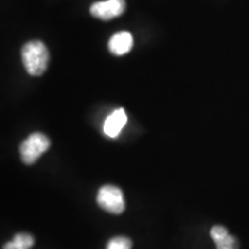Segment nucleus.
Returning a JSON list of instances; mask_svg holds the SVG:
<instances>
[{"label":"nucleus","instance_id":"f03ea898","mask_svg":"<svg viewBox=\"0 0 249 249\" xmlns=\"http://www.w3.org/2000/svg\"><path fill=\"white\" fill-rule=\"evenodd\" d=\"M50 140L42 133H34L21 143L20 154L24 164L31 165L50 148Z\"/></svg>","mask_w":249,"mask_h":249},{"label":"nucleus","instance_id":"0eeeda50","mask_svg":"<svg viewBox=\"0 0 249 249\" xmlns=\"http://www.w3.org/2000/svg\"><path fill=\"white\" fill-rule=\"evenodd\" d=\"M132 248V241L124 236H117L108 241L107 249H130Z\"/></svg>","mask_w":249,"mask_h":249},{"label":"nucleus","instance_id":"9b49d317","mask_svg":"<svg viewBox=\"0 0 249 249\" xmlns=\"http://www.w3.org/2000/svg\"><path fill=\"white\" fill-rule=\"evenodd\" d=\"M4 249H23V248L20 247V246L17 245L13 240H12L4 246Z\"/></svg>","mask_w":249,"mask_h":249},{"label":"nucleus","instance_id":"6e6552de","mask_svg":"<svg viewBox=\"0 0 249 249\" xmlns=\"http://www.w3.org/2000/svg\"><path fill=\"white\" fill-rule=\"evenodd\" d=\"M13 241L23 249H30L34 246V244H35V240H34L33 236L28 234V233H18L14 236Z\"/></svg>","mask_w":249,"mask_h":249},{"label":"nucleus","instance_id":"1a4fd4ad","mask_svg":"<svg viewBox=\"0 0 249 249\" xmlns=\"http://www.w3.org/2000/svg\"><path fill=\"white\" fill-rule=\"evenodd\" d=\"M217 249H238V244H236V239L232 235H227L223 240L216 242Z\"/></svg>","mask_w":249,"mask_h":249},{"label":"nucleus","instance_id":"39448f33","mask_svg":"<svg viewBox=\"0 0 249 249\" xmlns=\"http://www.w3.org/2000/svg\"><path fill=\"white\" fill-rule=\"evenodd\" d=\"M133 36L128 31H120L114 34L108 42V50L114 55H124L133 48Z\"/></svg>","mask_w":249,"mask_h":249},{"label":"nucleus","instance_id":"20e7f679","mask_svg":"<svg viewBox=\"0 0 249 249\" xmlns=\"http://www.w3.org/2000/svg\"><path fill=\"white\" fill-rule=\"evenodd\" d=\"M126 9L124 0H107V1L95 2L90 7V13L92 17L107 21L120 17Z\"/></svg>","mask_w":249,"mask_h":249},{"label":"nucleus","instance_id":"7ed1b4c3","mask_svg":"<svg viewBox=\"0 0 249 249\" xmlns=\"http://www.w3.org/2000/svg\"><path fill=\"white\" fill-rule=\"evenodd\" d=\"M97 203L103 210L113 214H119L124 210L123 192L113 185H105L99 189Z\"/></svg>","mask_w":249,"mask_h":249},{"label":"nucleus","instance_id":"f257e3e1","mask_svg":"<svg viewBox=\"0 0 249 249\" xmlns=\"http://www.w3.org/2000/svg\"><path fill=\"white\" fill-rule=\"evenodd\" d=\"M22 62L26 71L33 76H40L45 73L50 61L49 50L40 40H31L23 45Z\"/></svg>","mask_w":249,"mask_h":249},{"label":"nucleus","instance_id":"9d476101","mask_svg":"<svg viewBox=\"0 0 249 249\" xmlns=\"http://www.w3.org/2000/svg\"><path fill=\"white\" fill-rule=\"evenodd\" d=\"M210 235L214 242H218V241L223 240L224 238H226V236L229 235V232H227V230L225 229V227L217 225V226H213V229H211Z\"/></svg>","mask_w":249,"mask_h":249},{"label":"nucleus","instance_id":"423d86ee","mask_svg":"<svg viewBox=\"0 0 249 249\" xmlns=\"http://www.w3.org/2000/svg\"><path fill=\"white\" fill-rule=\"evenodd\" d=\"M127 123V114L124 108H118L107 118L104 123V133L108 138H117Z\"/></svg>","mask_w":249,"mask_h":249}]
</instances>
